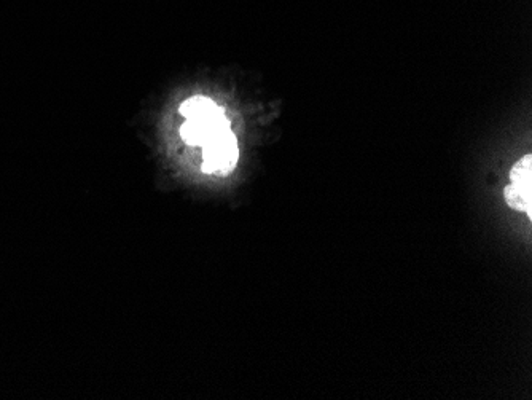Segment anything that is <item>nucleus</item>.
Instances as JSON below:
<instances>
[{
    "label": "nucleus",
    "mask_w": 532,
    "mask_h": 400,
    "mask_svg": "<svg viewBox=\"0 0 532 400\" xmlns=\"http://www.w3.org/2000/svg\"><path fill=\"white\" fill-rule=\"evenodd\" d=\"M231 131V123L222 107L211 114L201 117L187 118L184 125L180 126V138L188 146L203 147L209 139Z\"/></svg>",
    "instance_id": "2"
},
{
    "label": "nucleus",
    "mask_w": 532,
    "mask_h": 400,
    "mask_svg": "<svg viewBox=\"0 0 532 400\" xmlns=\"http://www.w3.org/2000/svg\"><path fill=\"white\" fill-rule=\"evenodd\" d=\"M216 102L204 96H193L180 106V114L185 118L201 117V115L211 114L214 110L219 109Z\"/></svg>",
    "instance_id": "4"
},
{
    "label": "nucleus",
    "mask_w": 532,
    "mask_h": 400,
    "mask_svg": "<svg viewBox=\"0 0 532 400\" xmlns=\"http://www.w3.org/2000/svg\"><path fill=\"white\" fill-rule=\"evenodd\" d=\"M239 158L238 141L233 131L209 139L203 146V171L208 174H228Z\"/></svg>",
    "instance_id": "1"
},
{
    "label": "nucleus",
    "mask_w": 532,
    "mask_h": 400,
    "mask_svg": "<svg viewBox=\"0 0 532 400\" xmlns=\"http://www.w3.org/2000/svg\"><path fill=\"white\" fill-rule=\"evenodd\" d=\"M504 197L510 208L525 212L532 219V157L518 160L510 171V184L505 187Z\"/></svg>",
    "instance_id": "3"
}]
</instances>
